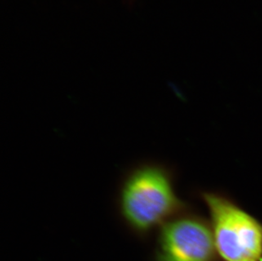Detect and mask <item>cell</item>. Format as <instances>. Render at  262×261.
<instances>
[{
  "instance_id": "6da1fadb",
  "label": "cell",
  "mask_w": 262,
  "mask_h": 261,
  "mask_svg": "<svg viewBox=\"0 0 262 261\" xmlns=\"http://www.w3.org/2000/svg\"><path fill=\"white\" fill-rule=\"evenodd\" d=\"M117 208L124 224L140 237L191 209L176 192L173 170L157 162L140 163L124 175Z\"/></svg>"
},
{
  "instance_id": "7a4b0ae2",
  "label": "cell",
  "mask_w": 262,
  "mask_h": 261,
  "mask_svg": "<svg viewBox=\"0 0 262 261\" xmlns=\"http://www.w3.org/2000/svg\"><path fill=\"white\" fill-rule=\"evenodd\" d=\"M219 261H262V222L223 192L201 191Z\"/></svg>"
},
{
  "instance_id": "3957f363",
  "label": "cell",
  "mask_w": 262,
  "mask_h": 261,
  "mask_svg": "<svg viewBox=\"0 0 262 261\" xmlns=\"http://www.w3.org/2000/svg\"><path fill=\"white\" fill-rule=\"evenodd\" d=\"M156 261H219L210 221L188 209L159 228Z\"/></svg>"
}]
</instances>
